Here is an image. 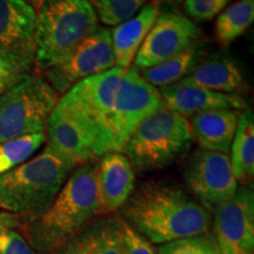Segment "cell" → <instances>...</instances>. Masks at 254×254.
Segmentation results:
<instances>
[{
	"label": "cell",
	"instance_id": "1",
	"mask_svg": "<svg viewBox=\"0 0 254 254\" xmlns=\"http://www.w3.org/2000/svg\"><path fill=\"white\" fill-rule=\"evenodd\" d=\"M57 106L91 136L100 159L107 152H122L135 127L163 107V100L131 65L84 79L63 94Z\"/></svg>",
	"mask_w": 254,
	"mask_h": 254
},
{
	"label": "cell",
	"instance_id": "2",
	"mask_svg": "<svg viewBox=\"0 0 254 254\" xmlns=\"http://www.w3.org/2000/svg\"><path fill=\"white\" fill-rule=\"evenodd\" d=\"M120 211L133 230L160 245L204 236L211 228V213L176 184H144L133 190Z\"/></svg>",
	"mask_w": 254,
	"mask_h": 254
},
{
	"label": "cell",
	"instance_id": "3",
	"mask_svg": "<svg viewBox=\"0 0 254 254\" xmlns=\"http://www.w3.org/2000/svg\"><path fill=\"white\" fill-rule=\"evenodd\" d=\"M101 215L98 160L75 167L49 208L25 221L28 244L43 254H55L88 222Z\"/></svg>",
	"mask_w": 254,
	"mask_h": 254
},
{
	"label": "cell",
	"instance_id": "4",
	"mask_svg": "<svg viewBox=\"0 0 254 254\" xmlns=\"http://www.w3.org/2000/svg\"><path fill=\"white\" fill-rule=\"evenodd\" d=\"M74 168L45 148L0 176V209L34 220L50 207Z\"/></svg>",
	"mask_w": 254,
	"mask_h": 254
},
{
	"label": "cell",
	"instance_id": "5",
	"mask_svg": "<svg viewBox=\"0 0 254 254\" xmlns=\"http://www.w3.org/2000/svg\"><path fill=\"white\" fill-rule=\"evenodd\" d=\"M98 28L88 0H44L37 9L34 68L45 72L53 67Z\"/></svg>",
	"mask_w": 254,
	"mask_h": 254
},
{
	"label": "cell",
	"instance_id": "6",
	"mask_svg": "<svg viewBox=\"0 0 254 254\" xmlns=\"http://www.w3.org/2000/svg\"><path fill=\"white\" fill-rule=\"evenodd\" d=\"M192 142L189 120L163 106L135 127L122 153L133 170L153 172L176 164L190 151Z\"/></svg>",
	"mask_w": 254,
	"mask_h": 254
},
{
	"label": "cell",
	"instance_id": "7",
	"mask_svg": "<svg viewBox=\"0 0 254 254\" xmlns=\"http://www.w3.org/2000/svg\"><path fill=\"white\" fill-rule=\"evenodd\" d=\"M58 100L45 78L33 73L24 78L0 97V142L45 132Z\"/></svg>",
	"mask_w": 254,
	"mask_h": 254
},
{
	"label": "cell",
	"instance_id": "8",
	"mask_svg": "<svg viewBox=\"0 0 254 254\" xmlns=\"http://www.w3.org/2000/svg\"><path fill=\"white\" fill-rule=\"evenodd\" d=\"M183 177L189 190L209 213L232 198L239 187L230 157L221 152L195 150L185 161Z\"/></svg>",
	"mask_w": 254,
	"mask_h": 254
},
{
	"label": "cell",
	"instance_id": "9",
	"mask_svg": "<svg viewBox=\"0 0 254 254\" xmlns=\"http://www.w3.org/2000/svg\"><path fill=\"white\" fill-rule=\"evenodd\" d=\"M114 66L112 34L107 28L99 27L71 55L46 69L44 74L57 93L65 94L84 79L109 71Z\"/></svg>",
	"mask_w": 254,
	"mask_h": 254
},
{
	"label": "cell",
	"instance_id": "10",
	"mask_svg": "<svg viewBox=\"0 0 254 254\" xmlns=\"http://www.w3.org/2000/svg\"><path fill=\"white\" fill-rule=\"evenodd\" d=\"M213 239L220 254H253L254 193L238 187L234 195L213 212Z\"/></svg>",
	"mask_w": 254,
	"mask_h": 254
},
{
	"label": "cell",
	"instance_id": "11",
	"mask_svg": "<svg viewBox=\"0 0 254 254\" xmlns=\"http://www.w3.org/2000/svg\"><path fill=\"white\" fill-rule=\"evenodd\" d=\"M200 37V28L186 15L159 13L136 53L134 66L139 69L153 67L182 53Z\"/></svg>",
	"mask_w": 254,
	"mask_h": 254
},
{
	"label": "cell",
	"instance_id": "12",
	"mask_svg": "<svg viewBox=\"0 0 254 254\" xmlns=\"http://www.w3.org/2000/svg\"><path fill=\"white\" fill-rule=\"evenodd\" d=\"M46 129V148L74 167L99 159L91 136L57 105L47 120Z\"/></svg>",
	"mask_w": 254,
	"mask_h": 254
},
{
	"label": "cell",
	"instance_id": "13",
	"mask_svg": "<svg viewBox=\"0 0 254 254\" xmlns=\"http://www.w3.org/2000/svg\"><path fill=\"white\" fill-rule=\"evenodd\" d=\"M163 106L184 118L209 110H243L250 109L244 98L238 94L219 93L182 80L159 90Z\"/></svg>",
	"mask_w": 254,
	"mask_h": 254
},
{
	"label": "cell",
	"instance_id": "14",
	"mask_svg": "<svg viewBox=\"0 0 254 254\" xmlns=\"http://www.w3.org/2000/svg\"><path fill=\"white\" fill-rule=\"evenodd\" d=\"M134 170L122 152H107L98 161V190L101 214L120 209L134 190Z\"/></svg>",
	"mask_w": 254,
	"mask_h": 254
},
{
	"label": "cell",
	"instance_id": "15",
	"mask_svg": "<svg viewBox=\"0 0 254 254\" xmlns=\"http://www.w3.org/2000/svg\"><path fill=\"white\" fill-rule=\"evenodd\" d=\"M55 254H125L122 217L107 214L93 219Z\"/></svg>",
	"mask_w": 254,
	"mask_h": 254
},
{
	"label": "cell",
	"instance_id": "16",
	"mask_svg": "<svg viewBox=\"0 0 254 254\" xmlns=\"http://www.w3.org/2000/svg\"><path fill=\"white\" fill-rule=\"evenodd\" d=\"M184 80L227 94H237L245 86V78L239 64L221 51L205 56Z\"/></svg>",
	"mask_w": 254,
	"mask_h": 254
},
{
	"label": "cell",
	"instance_id": "17",
	"mask_svg": "<svg viewBox=\"0 0 254 254\" xmlns=\"http://www.w3.org/2000/svg\"><path fill=\"white\" fill-rule=\"evenodd\" d=\"M239 112L236 110H209L192 117L190 124L193 140L200 148L228 153L237 131Z\"/></svg>",
	"mask_w": 254,
	"mask_h": 254
},
{
	"label": "cell",
	"instance_id": "18",
	"mask_svg": "<svg viewBox=\"0 0 254 254\" xmlns=\"http://www.w3.org/2000/svg\"><path fill=\"white\" fill-rule=\"evenodd\" d=\"M159 14V5L155 0L146 2L136 14L118 25L111 32L112 49L116 66L127 68L131 66L142 41L153 26Z\"/></svg>",
	"mask_w": 254,
	"mask_h": 254
},
{
	"label": "cell",
	"instance_id": "19",
	"mask_svg": "<svg viewBox=\"0 0 254 254\" xmlns=\"http://www.w3.org/2000/svg\"><path fill=\"white\" fill-rule=\"evenodd\" d=\"M37 11L23 0H0V51L34 43Z\"/></svg>",
	"mask_w": 254,
	"mask_h": 254
},
{
	"label": "cell",
	"instance_id": "20",
	"mask_svg": "<svg viewBox=\"0 0 254 254\" xmlns=\"http://www.w3.org/2000/svg\"><path fill=\"white\" fill-rule=\"evenodd\" d=\"M206 56V45L196 40L185 51L172 57L166 62L153 67L139 69L142 78L148 84L157 87H165L186 78Z\"/></svg>",
	"mask_w": 254,
	"mask_h": 254
},
{
	"label": "cell",
	"instance_id": "21",
	"mask_svg": "<svg viewBox=\"0 0 254 254\" xmlns=\"http://www.w3.org/2000/svg\"><path fill=\"white\" fill-rule=\"evenodd\" d=\"M231 167L238 183L249 184L254 176V114L247 109L239 113L231 145Z\"/></svg>",
	"mask_w": 254,
	"mask_h": 254
},
{
	"label": "cell",
	"instance_id": "22",
	"mask_svg": "<svg viewBox=\"0 0 254 254\" xmlns=\"http://www.w3.org/2000/svg\"><path fill=\"white\" fill-rule=\"evenodd\" d=\"M254 20V0H238L224 12H220L215 23V38L222 46L243 36Z\"/></svg>",
	"mask_w": 254,
	"mask_h": 254
},
{
	"label": "cell",
	"instance_id": "23",
	"mask_svg": "<svg viewBox=\"0 0 254 254\" xmlns=\"http://www.w3.org/2000/svg\"><path fill=\"white\" fill-rule=\"evenodd\" d=\"M34 57V43L19 49L0 51V97L27 75L32 74Z\"/></svg>",
	"mask_w": 254,
	"mask_h": 254
},
{
	"label": "cell",
	"instance_id": "24",
	"mask_svg": "<svg viewBox=\"0 0 254 254\" xmlns=\"http://www.w3.org/2000/svg\"><path fill=\"white\" fill-rule=\"evenodd\" d=\"M46 140L45 132H38L0 142V176L25 163Z\"/></svg>",
	"mask_w": 254,
	"mask_h": 254
},
{
	"label": "cell",
	"instance_id": "25",
	"mask_svg": "<svg viewBox=\"0 0 254 254\" xmlns=\"http://www.w3.org/2000/svg\"><path fill=\"white\" fill-rule=\"evenodd\" d=\"M95 14L105 25L116 26L132 18L146 0H88Z\"/></svg>",
	"mask_w": 254,
	"mask_h": 254
},
{
	"label": "cell",
	"instance_id": "26",
	"mask_svg": "<svg viewBox=\"0 0 254 254\" xmlns=\"http://www.w3.org/2000/svg\"><path fill=\"white\" fill-rule=\"evenodd\" d=\"M157 254H220L213 238L207 234L170 241L157 249Z\"/></svg>",
	"mask_w": 254,
	"mask_h": 254
},
{
	"label": "cell",
	"instance_id": "27",
	"mask_svg": "<svg viewBox=\"0 0 254 254\" xmlns=\"http://www.w3.org/2000/svg\"><path fill=\"white\" fill-rule=\"evenodd\" d=\"M228 2L230 0H185L184 7L190 18L195 21H207L220 13Z\"/></svg>",
	"mask_w": 254,
	"mask_h": 254
},
{
	"label": "cell",
	"instance_id": "28",
	"mask_svg": "<svg viewBox=\"0 0 254 254\" xmlns=\"http://www.w3.org/2000/svg\"><path fill=\"white\" fill-rule=\"evenodd\" d=\"M0 254H40L14 228L0 232Z\"/></svg>",
	"mask_w": 254,
	"mask_h": 254
},
{
	"label": "cell",
	"instance_id": "29",
	"mask_svg": "<svg viewBox=\"0 0 254 254\" xmlns=\"http://www.w3.org/2000/svg\"><path fill=\"white\" fill-rule=\"evenodd\" d=\"M123 241L125 254H157V250L141 234L123 220Z\"/></svg>",
	"mask_w": 254,
	"mask_h": 254
},
{
	"label": "cell",
	"instance_id": "30",
	"mask_svg": "<svg viewBox=\"0 0 254 254\" xmlns=\"http://www.w3.org/2000/svg\"><path fill=\"white\" fill-rule=\"evenodd\" d=\"M23 225L20 218L17 215L8 213V212L0 209V232L9 230V228H15Z\"/></svg>",
	"mask_w": 254,
	"mask_h": 254
},
{
	"label": "cell",
	"instance_id": "31",
	"mask_svg": "<svg viewBox=\"0 0 254 254\" xmlns=\"http://www.w3.org/2000/svg\"><path fill=\"white\" fill-rule=\"evenodd\" d=\"M23 1L27 2V4H30V5L32 6V7L36 8V11H37V9L40 7V5L43 4L44 0H23Z\"/></svg>",
	"mask_w": 254,
	"mask_h": 254
},
{
	"label": "cell",
	"instance_id": "32",
	"mask_svg": "<svg viewBox=\"0 0 254 254\" xmlns=\"http://www.w3.org/2000/svg\"><path fill=\"white\" fill-rule=\"evenodd\" d=\"M176 1H182V0H176Z\"/></svg>",
	"mask_w": 254,
	"mask_h": 254
}]
</instances>
